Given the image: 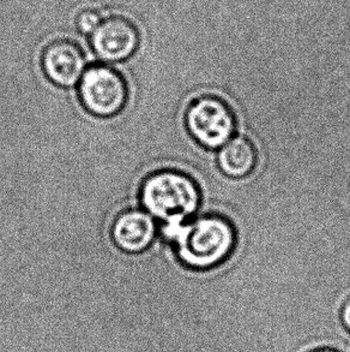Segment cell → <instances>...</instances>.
Segmentation results:
<instances>
[{"label":"cell","instance_id":"cell-1","mask_svg":"<svg viewBox=\"0 0 350 352\" xmlns=\"http://www.w3.org/2000/svg\"><path fill=\"white\" fill-rule=\"evenodd\" d=\"M163 234L175 243L180 262L197 271L221 265L237 245V232L221 215H203L189 224L163 226Z\"/></svg>","mask_w":350,"mask_h":352},{"label":"cell","instance_id":"cell-2","mask_svg":"<svg viewBox=\"0 0 350 352\" xmlns=\"http://www.w3.org/2000/svg\"><path fill=\"white\" fill-rule=\"evenodd\" d=\"M143 208L165 226L184 224L200 205L197 183L184 172L160 170L152 172L141 186Z\"/></svg>","mask_w":350,"mask_h":352},{"label":"cell","instance_id":"cell-3","mask_svg":"<svg viewBox=\"0 0 350 352\" xmlns=\"http://www.w3.org/2000/svg\"><path fill=\"white\" fill-rule=\"evenodd\" d=\"M78 96L90 115L109 118L120 113L126 106L128 83L113 67L97 64L83 74L78 83Z\"/></svg>","mask_w":350,"mask_h":352},{"label":"cell","instance_id":"cell-4","mask_svg":"<svg viewBox=\"0 0 350 352\" xmlns=\"http://www.w3.org/2000/svg\"><path fill=\"white\" fill-rule=\"evenodd\" d=\"M189 135L205 148H221L233 138L237 119L226 101L218 96H199L185 116Z\"/></svg>","mask_w":350,"mask_h":352},{"label":"cell","instance_id":"cell-5","mask_svg":"<svg viewBox=\"0 0 350 352\" xmlns=\"http://www.w3.org/2000/svg\"><path fill=\"white\" fill-rule=\"evenodd\" d=\"M139 43L137 29L128 19L110 17L102 21L91 34V47L104 62L126 60L136 52Z\"/></svg>","mask_w":350,"mask_h":352},{"label":"cell","instance_id":"cell-6","mask_svg":"<svg viewBox=\"0 0 350 352\" xmlns=\"http://www.w3.org/2000/svg\"><path fill=\"white\" fill-rule=\"evenodd\" d=\"M156 234L155 219L147 210L138 208L121 210L110 226V237L114 244L128 254L145 252Z\"/></svg>","mask_w":350,"mask_h":352},{"label":"cell","instance_id":"cell-7","mask_svg":"<svg viewBox=\"0 0 350 352\" xmlns=\"http://www.w3.org/2000/svg\"><path fill=\"white\" fill-rule=\"evenodd\" d=\"M45 75L56 86L72 88L86 72V58L76 43L58 40L49 43L43 53Z\"/></svg>","mask_w":350,"mask_h":352},{"label":"cell","instance_id":"cell-8","mask_svg":"<svg viewBox=\"0 0 350 352\" xmlns=\"http://www.w3.org/2000/svg\"><path fill=\"white\" fill-rule=\"evenodd\" d=\"M220 170L231 178H245L255 171L258 154L253 143L245 138H231L220 148L218 155Z\"/></svg>","mask_w":350,"mask_h":352},{"label":"cell","instance_id":"cell-9","mask_svg":"<svg viewBox=\"0 0 350 352\" xmlns=\"http://www.w3.org/2000/svg\"><path fill=\"white\" fill-rule=\"evenodd\" d=\"M102 19L99 12H96L94 10H86L77 17V28L81 33L91 35L96 29L99 28Z\"/></svg>","mask_w":350,"mask_h":352},{"label":"cell","instance_id":"cell-10","mask_svg":"<svg viewBox=\"0 0 350 352\" xmlns=\"http://www.w3.org/2000/svg\"><path fill=\"white\" fill-rule=\"evenodd\" d=\"M340 319H341L343 327L350 333V297L343 303V305H342Z\"/></svg>","mask_w":350,"mask_h":352},{"label":"cell","instance_id":"cell-11","mask_svg":"<svg viewBox=\"0 0 350 352\" xmlns=\"http://www.w3.org/2000/svg\"><path fill=\"white\" fill-rule=\"evenodd\" d=\"M308 352H340L337 351L336 349H332V348H317V349H313V350H311V351Z\"/></svg>","mask_w":350,"mask_h":352}]
</instances>
